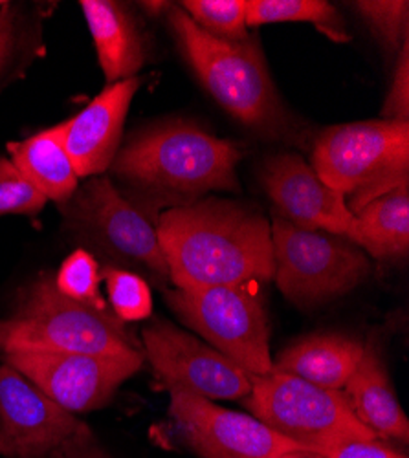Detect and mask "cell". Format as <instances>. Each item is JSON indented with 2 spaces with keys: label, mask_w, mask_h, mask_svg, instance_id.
<instances>
[{
  "label": "cell",
  "mask_w": 409,
  "mask_h": 458,
  "mask_svg": "<svg viewBox=\"0 0 409 458\" xmlns=\"http://www.w3.org/2000/svg\"><path fill=\"white\" fill-rule=\"evenodd\" d=\"M141 78L105 87L80 114L57 125L61 143L80 178L98 176L113 165L131 101Z\"/></svg>",
  "instance_id": "15"
},
{
  "label": "cell",
  "mask_w": 409,
  "mask_h": 458,
  "mask_svg": "<svg viewBox=\"0 0 409 458\" xmlns=\"http://www.w3.org/2000/svg\"><path fill=\"white\" fill-rule=\"evenodd\" d=\"M80 6L107 83L136 78L145 63V43L131 10L115 0H81Z\"/></svg>",
  "instance_id": "17"
},
{
  "label": "cell",
  "mask_w": 409,
  "mask_h": 458,
  "mask_svg": "<svg viewBox=\"0 0 409 458\" xmlns=\"http://www.w3.org/2000/svg\"><path fill=\"white\" fill-rule=\"evenodd\" d=\"M4 363L70 412L99 409L143 365V354L98 356L70 352H10Z\"/></svg>",
  "instance_id": "10"
},
{
  "label": "cell",
  "mask_w": 409,
  "mask_h": 458,
  "mask_svg": "<svg viewBox=\"0 0 409 458\" xmlns=\"http://www.w3.org/2000/svg\"><path fill=\"white\" fill-rule=\"evenodd\" d=\"M243 148L188 123H171L131 138L110 165L127 185L151 197L190 204L209 191H237Z\"/></svg>",
  "instance_id": "2"
},
{
  "label": "cell",
  "mask_w": 409,
  "mask_h": 458,
  "mask_svg": "<svg viewBox=\"0 0 409 458\" xmlns=\"http://www.w3.org/2000/svg\"><path fill=\"white\" fill-rule=\"evenodd\" d=\"M204 31L230 41L248 39V0H183L178 4Z\"/></svg>",
  "instance_id": "23"
},
{
  "label": "cell",
  "mask_w": 409,
  "mask_h": 458,
  "mask_svg": "<svg viewBox=\"0 0 409 458\" xmlns=\"http://www.w3.org/2000/svg\"><path fill=\"white\" fill-rule=\"evenodd\" d=\"M312 169L356 215L409 183V123L371 120L328 127L314 141Z\"/></svg>",
  "instance_id": "4"
},
{
  "label": "cell",
  "mask_w": 409,
  "mask_h": 458,
  "mask_svg": "<svg viewBox=\"0 0 409 458\" xmlns=\"http://www.w3.org/2000/svg\"><path fill=\"white\" fill-rule=\"evenodd\" d=\"M73 232L89 237L108 251L134 260L158 279L169 277L158 241L157 222L127 200L108 178L90 176L73 197L59 206Z\"/></svg>",
  "instance_id": "9"
},
{
  "label": "cell",
  "mask_w": 409,
  "mask_h": 458,
  "mask_svg": "<svg viewBox=\"0 0 409 458\" xmlns=\"http://www.w3.org/2000/svg\"><path fill=\"white\" fill-rule=\"evenodd\" d=\"M169 414L178 435L202 458H276L288 449L302 447L255 416L225 409L188 391L169 389Z\"/></svg>",
  "instance_id": "13"
},
{
  "label": "cell",
  "mask_w": 409,
  "mask_h": 458,
  "mask_svg": "<svg viewBox=\"0 0 409 458\" xmlns=\"http://www.w3.org/2000/svg\"><path fill=\"white\" fill-rule=\"evenodd\" d=\"M389 94L382 106V120L409 123V39L400 48Z\"/></svg>",
  "instance_id": "27"
},
{
  "label": "cell",
  "mask_w": 409,
  "mask_h": 458,
  "mask_svg": "<svg viewBox=\"0 0 409 458\" xmlns=\"http://www.w3.org/2000/svg\"><path fill=\"white\" fill-rule=\"evenodd\" d=\"M270 229L277 288L300 307L344 295L371 274L365 253L338 235L297 227L277 215Z\"/></svg>",
  "instance_id": "7"
},
{
  "label": "cell",
  "mask_w": 409,
  "mask_h": 458,
  "mask_svg": "<svg viewBox=\"0 0 409 458\" xmlns=\"http://www.w3.org/2000/svg\"><path fill=\"white\" fill-rule=\"evenodd\" d=\"M101 279L107 284L108 307L122 323L141 321L151 316V288L140 276L107 266L101 272Z\"/></svg>",
  "instance_id": "24"
},
{
  "label": "cell",
  "mask_w": 409,
  "mask_h": 458,
  "mask_svg": "<svg viewBox=\"0 0 409 458\" xmlns=\"http://www.w3.org/2000/svg\"><path fill=\"white\" fill-rule=\"evenodd\" d=\"M169 307L215 351L235 361L248 376L272 372L270 332L263 302L248 284L166 292Z\"/></svg>",
  "instance_id": "8"
},
{
  "label": "cell",
  "mask_w": 409,
  "mask_h": 458,
  "mask_svg": "<svg viewBox=\"0 0 409 458\" xmlns=\"http://www.w3.org/2000/svg\"><path fill=\"white\" fill-rule=\"evenodd\" d=\"M363 354V343L344 334H314L295 341L276 361L274 372L302 377L323 389L342 391Z\"/></svg>",
  "instance_id": "18"
},
{
  "label": "cell",
  "mask_w": 409,
  "mask_h": 458,
  "mask_svg": "<svg viewBox=\"0 0 409 458\" xmlns=\"http://www.w3.org/2000/svg\"><path fill=\"white\" fill-rule=\"evenodd\" d=\"M244 407L294 444L318 453L356 440L379 438L354 416L342 391L318 387L283 372L250 376Z\"/></svg>",
  "instance_id": "6"
},
{
  "label": "cell",
  "mask_w": 409,
  "mask_h": 458,
  "mask_svg": "<svg viewBox=\"0 0 409 458\" xmlns=\"http://www.w3.org/2000/svg\"><path fill=\"white\" fill-rule=\"evenodd\" d=\"M388 52H400L409 30V3L405 0H360L353 4Z\"/></svg>",
  "instance_id": "25"
},
{
  "label": "cell",
  "mask_w": 409,
  "mask_h": 458,
  "mask_svg": "<svg viewBox=\"0 0 409 458\" xmlns=\"http://www.w3.org/2000/svg\"><path fill=\"white\" fill-rule=\"evenodd\" d=\"M349 407L360 422L377 437L409 440V422L393 391L389 374L377 343L371 339L363 354L342 389Z\"/></svg>",
  "instance_id": "16"
},
{
  "label": "cell",
  "mask_w": 409,
  "mask_h": 458,
  "mask_svg": "<svg viewBox=\"0 0 409 458\" xmlns=\"http://www.w3.org/2000/svg\"><path fill=\"white\" fill-rule=\"evenodd\" d=\"M48 458H103L99 451H96L90 442H80V444H70V445H63L57 451H54L52 454H48Z\"/></svg>",
  "instance_id": "30"
},
{
  "label": "cell",
  "mask_w": 409,
  "mask_h": 458,
  "mask_svg": "<svg viewBox=\"0 0 409 458\" xmlns=\"http://www.w3.org/2000/svg\"><path fill=\"white\" fill-rule=\"evenodd\" d=\"M15 43H17V10L13 4L4 3L3 8H0V81H3V73L13 57Z\"/></svg>",
  "instance_id": "29"
},
{
  "label": "cell",
  "mask_w": 409,
  "mask_h": 458,
  "mask_svg": "<svg viewBox=\"0 0 409 458\" xmlns=\"http://www.w3.org/2000/svg\"><path fill=\"white\" fill-rule=\"evenodd\" d=\"M8 152L13 165L47 200L63 206L80 187V176L61 143L57 125L8 143Z\"/></svg>",
  "instance_id": "19"
},
{
  "label": "cell",
  "mask_w": 409,
  "mask_h": 458,
  "mask_svg": "<svg viewBox=\"0 0 409 458\" xmlns=\"http://www.w3.org/2000/svg\"><path fill=\"white\" fill-rule=\"evenodd\" d=\"M276 458H327V456L321 454V453H318V451H312V449L294 447V449H288V451L277 454Z\"/></svg>",
  "instance_id": "31"
},
{
  "label": "cell",
  "mask_w": 409,
  "mask_h": 458,
  "mask_svg": "<svg viewBox=\"0 0 409 458\" xmlns=\"http://www.w3.org/2000/svg\"><path fill=\"white\" fill-rule=\"evenodd\" d=\"M0 454H3V447H0Z\"/></svg>",
  "instance_id": "33"
},
{
  "label": "cell",
  "mask_w": 409,
  "mask_h": 458,
  "mask_svg": "<svg viewBox=\"0 0 409 458\" xmlns=\"http://www.w3.org/2000/svg\"><path fill=\"white\" fill-rule=\"evenodd\" d=\"M157 232L176 288L235 286L274 277L270 224L244 204L199 199L175 206L160 215Z\"/></svg>",
  "instance_id": "1"
},
{
  "label": "cell",
  "mask_w": 409,
  "mask_h": 458,
  "mask_svg": "<svg viewBox=\"0 0 409 458\" xmlns=\"http://www.w3.org/2000/svg\"><path fill=\"white\" fill-rule=\"evenodd\" d=\"M47 202L10 158L0 157V216L39 215Z\"/></svg>",
  "instance_id": "26"
},
{
  "label": "cell",
  "mask_w": 409,
  "mask_h": 458,
  "mask_svg": "<svg viewBox=\"0 0 409 458\" xmlns=\"http://www.w3.org/2000/svg\"><path fill=\"white\" fill-rule=\"evenodd\" d=\"M99 281V266L92 253H89L87 250H76L70 257H66L57 276L54 277V284L61 295L85 304V307L99 314L115 316L108 302L101 297Z\"/></svg>",
  "instance_id": "22"
},
{
  "label": "cell",
  "mask_w": 409,
  "mask_h": 458,
  "mask_svg": "<svg viewBox=\"0 0 409 458\" xmlns=\"http://www.w3.org/2000/svg\"><path fill=\"white\" fill-rule=\"evenodd\" d=\"M140 6L147 12H153V13H162L171 8L167 3H140Z\"/></svg>",
  "instance_id": "32"
},
{
  "label": "cell",
  "mask_w": 409,
  "mask_h": 458,
  "mask_svg": "<svg viewBox=\"0 0 409 458\" xmlns=\"http://www.w3.org/2000/svg\"><path fill=\"white\" fill-rule=\"evenodd\" d=\"M274 22H311L334 43L351 39L342 15L325 0H248L246 26Z\"/></svg>",
  "instance_id": "21"
},
{
  "label": "cell",
  "mask_w": 409,
  "mask_h": 458,
  "mask_svg": "<svg viewBox=\"0 0 409 458\" xmlns=\"http://www.w3.org/2000/svg\"><path fill=\"white\" fill-rule=\"evenodd\" d=\"M90 429L10 365H0V447L12 458H43L90 442Z\"/></svg>",
  "instance_id": "12"
},
{
  "label": "cell",
  "mask_w": 409,
  "mask_h": 458,
  "mask_svg": "<svg viewBox=\"0 0 409 458\" xmlns=\"http://www.w3.org/2000/svg\"><path fill=\"white\" fill-rule=\"evenodd\" d=\"M345 239L379 260L405 257L409 251V183L356 213Z\"/></svg>",
  "instance_id": "20"
},
{
  "label": "cell",
  "mask_w": 409,
  "mask_h": 458,
  "mask_svg": "<svg viewBox=\"0 0 409 458\" xmlns=\"http://www.w3.org/2000/svg\"><path fill=\"white\" fill-rule=\"evenodd\" d=\"M3 4H4V3H0V8H3Z\"/></svg>",
  "instance_id": "34"
},
{
  "label": "cell",
  "mask_w": 409,
  "mask_h": 458,
  "mask_svg": "<svg viewBox=\"0 0 409 458\" xmlns=\"http://www.w3.org/2000/svg\"><path fill=\"white\" fill-rule=\"evenodd\" d=\"M327 458H405L389 445L375 440H356L337 445L323 453Z\"/></svg>",
  "instance_id": "28"
},
{
  "label": "cell",
  "mask_w": 409,
  "mask_h": 458,
  "mask_svg": "<svg viewBox=\"0 0 409 458\" xmlns=\"http://www.w3.org/2000/svg\"><path fill=\"white\" fill-rule=\"evenodd\" d=\"M175 39L206 90L243 125L265 136H283L290 123L253 39L230 41L199 28L178 4L167 10Z\"/></svg>",
  "instance_id": "3"
},
{
  "label": "cell",
  "mask_w": 409,
  "mask_h": 458,
  "mask_svg": "<svg viewBox=\"0 0 409 458\" xmlns=\"http://www.w3.org/2000/svg\"><path fill=\"white\" fill-rule=\"evenodd\" d=\"M263 185L277 216L297 227L345 237L354 215L344 195L323 183L300 155L283 152L267 158Z\"/></svg>",
  "instance_id": "14"
},
{
  "label": "cell",
  "mask_w": 409,
  "mask_h": 458,
  "mask_svg": "<svg viewBox=\"0 0 409 458\" xmlns=\"http://www.w3.org/2000/svg\"><path fill=\"white\" fill-rule=\"evenodd\" d=\"M141 354L136 337L116 316L99 314L61 295L54 277L37 281L12 318L0 319V356L10 352Z\"/></svg>",
  "instance_id": "5"
},
{
  "label": "cell",
  "mask_w": 409,
  "mask_h": 458,
  "mask_svg": "<svg viewBox=\"0 0 409 458\" xmlns=\"http://www.w3.org/2000/svg\"><path fill=\"white\" fill-rule=\"evenodd\" d=\"M141 337L149 363L166 389L188 391L208 400H243L250 394V376L192 334L157 321Z\"/></svg>",
  "instance_id": "11"
}]
</instances>
